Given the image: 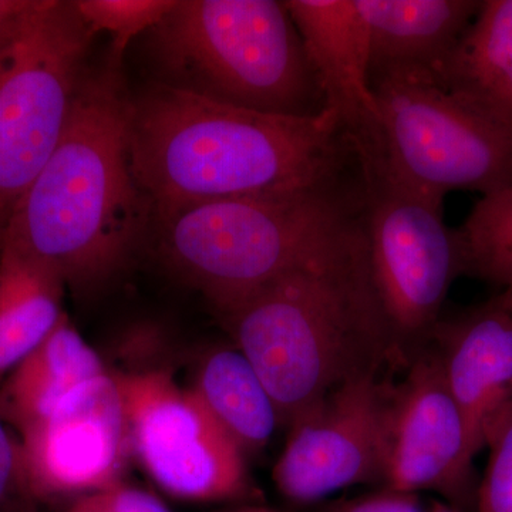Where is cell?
Masks as SVG:
<instances>
[{"instance_id": "cell-17", "label": "cell", "mask_w": 512, "mask_h": 512, "mask_svg": "<svg viewBox=\"0 0 512 512\" xmlns=\"http://www.w3.org/2000/svg\"><path fill=\"white\" fill-rule=\"evenodd\" d=\"M109 372L67 313L0 386V417L22 434L45 420L80 384Z\"/></svg>"}, {"instance_id": "cell-27", "label": "cell", "mask_w": 512, "mask_h": 512, "mask_svg": "<svg viewBox=\"0 0 512 512\" xmlns=\"http://www.w3.org/2000/svg\"><path fill=\"white\" fill-rule=\"evenodd\" d=\"M497 308L503 309V311L511 313L512 315V285L504 288L503 291L491 298L490 301Z\"/></svg>"}, {"instance_id": "cell-14", "label": "cell", "mask_w": 512, "mask_h": 512, "mask_svg": "<svg viewBox=\"0 0 512 512\" xmlns=\"http://www.w3.org/2000/svg\"><path fill=\"white\" fill-rule=\"evenodd\" d=\"M430 343L439 352L476 457L494 424L512 407V315L484 303L457 318H441Z\"/></svg>"}, {"instance_id": "cell-18", "label": "cell", "mask_w": 512, "mask_h": 512, "mask_svg": "<svg viewBox=\"0 0 512 512\" xmlns=\"http://www.w3.org/2000/svg\"><path fill=\"white\" fill-rule=\"evenodd\" d=\"M66 285L55 271L16 245L0 248V382L63 318Z\"/></svg>"}, {"instance_id": "cell-13", "label": "cell", "mask_w": 512, "mask_h": 512, "mask_svg": "<svg viewBox=\"0 0 512 512\" xmlns=\"http://www.w3.org/2000/svg\"><path fill=\"white\" fill-rule=\"evenodd\" d=\"M325 101L353 151L375 146L379 114L370 76L369 28L359 0H286Z\"/></svg>"}, {"instance_id": "cell-24", "label": "cell", "mask_w": 512, "mask_h": 512, "mask_svg": "<svg viewBox=\"0 0 512 512\" xmlns=\"http://www.w3.org/2000/svg\"><path fill=\"white\" fill-rule=\"evenodd\" d=\"M72 512H173L156 495L126 481L107 490L79 498L69 505Z\"/></svg>"}, {"instance_id": "cell-2", "label": "cell", "mask_w": 512, "mask_h": 512, "mask_svg": "<svg viewBox=\"0 0 512 512\" xmlns=\"http://www.w3.org/2000/svg\"><path fill=\"white\" fill-rule=\"evenodd\" d=\"M220 318L286 429L343 384L409 366L370 281L359 215L348 237Z\"/></svg>"}, {"instance_id": "cell-8", "label": "cell", "mask_w": 512, "mask_h": 512, "mask_svg": "<svg viewBox=\"0 0 512 512\" xmlns=\"http://www.w3.org/2000/svg\"><path fill=\"white\" fill-rule=\"evenodd\" d=\"M359 228L370 281L397 345L407 359L430 345L451 285L464 275L457 229L444 201L359 163Z\"/></svg>"}, {"instance_id": "cell-10", "label": "cell", "mask_w": 512, "mask_h": 512, "mask_svg": "<svg viewBox=\"0 0 512 512\" xmlns=\"http://www.w3.org/2000/svg\"><path fill=\"white\" fill-rule=\"evenodd\" d=\"M473 461L463 416L430 343L410 359L402 382L390 383L379 488L433 491L460 512H477Z\"/></svg>"}, {"instance_id": "cell-26", "label": "cell", "mask_w": 512, "mask_h": 512, "mask_svg": "<svg viewBox=\"0 0 512 512\" xmlns=\"http://www.w3.org/2000/svg\"><path fill=\"white\" fill-rule=\"evenodd\" d=\"M32 3L33 0H0V36L28 12Z\"/></svg>"}, {"instance_id": "cell-23", "label": "cell", "mask_w": 512, "mask_h": 512, "mask_svg": "<svg viewBox=\"0 0 512 512\" xmlns=\"http://www.w3.org/2000/svg\"><path fill=\"white\" fill-rule=\"evenodd\" d=\"M319 512H460L446 501L424 503L416 493L377 490L323 505Z\"/></svg>"}, {"instance_id": "cell-19", "label": "cell", "mask_w": 512, "mask_h": 512, "mask_svg": "<svg viewBox=\"0 0 512 512\" xmlns=\"http://www.w3.org/2000/svg\"><path fill=\"white\" fill-rule=\"evenodd\" d=\"M191 389L247 458L262 453L281 427L261 376L234 345L202 357Z\"/></svg>"}, {"instance_id": "cell-1", "label": "cell", "mask_w": 512, "mask_h": 512, "mask_svg": "<svg viewBox=\"0 0 512 512\" xmlns=\"http://www.w3.org/2000/svg\"><path fill=\"white\" fill-rule=\"evenodd\" d=\"M348 150L330 109L309 117L261 113L163 83L130 97L131 170L154 217L201 202L336 185Z\"/></svg>"}, {"instance_id": "cell-28", "label": "cell", "mask_w": 512, "mask_h": 512, "mask_svg": "<svg viewBox=\"0 0 512 512\" xmlns=\"http://www.w3.org/2000/svg\"><path fill=\"white\" fill-rule=\"evenodd\" d=\"M18 512H40L39 503H36L28 494L20 491V503Z\"/></svg>"}, {"instance_id": "cell-20", "label": "cell", "mask_w": 512, "mask_h": 512, "mask_svg": "<svg viewBox=\"0 0 512 512\" xmlns=\"http://www.w3.org/2000/svg\"><path fill=\"white\" fill-rule=\"evenodd\" d=\"M464 275L512 285V187L485 194L457 229Z\"/></svg>"}, {"instance_id": "cell-3", "label": "cell", "mask_w": 512, "mask_h": 512, "mask_svg": "<svg viewBox=\"0 0 512 512\" xmlns=\"http://www.w3.org/2000/svg\"><path fill=\"white\" fill-rule=\"evenodd\" d=\"M128 107L121 69L106 63L87 73L59 144L20 197L3 238L76 291L119 274L153 215L131 170Z\"/></svg>"}, {"instance_id": "cell-7", "label": "cell", "mask_w": 512, "mask_h": 512, "mask_svg": "<svg viewBox=\"0 0 512 512\" xmlns=\"http://www.w3.org/2000/svg\"><path fill=\"white\" fill-rule=\"evenodd\" d=\"M379 134L356 153L394 180L443 200L512 187V131L461 103L427 74L390 72L372 79Z\"/></svg>"}, {"instance_id": "cell-22", "label": "cell", "mask_w": 512, "mask_h": 512, "mask_svg": "<svg viewBox=\"0 0 512 512\" xmlns=\"http://www.w3.org/2000/svg\"><path fill=\"white\" fill-rule=\"evenodd\" d=\"M485 447L490 457L478 487L477 512H512V407L494 424Z\"/></svg>"}, {"instance_id": "cell-11", "label": "cell", "mask_w": 512, "mask_h": 512, "mask_svg": "<svg viewBox=\"0 0 512 512\" xmlns=\"http://www.w3.org/2000/svg\"><path fill=\"white\" fill-rule=\"evenodd\" d=\"M19 436L18 485L36 503L76 501L124 483L133 460L123 397L110 369L80 384Z\"/></svg>"}, {"instance_id": "cell-15", "label": "cell", "mask_w": 512, "mask_h": 512, "mask_svg": "<svg viewBox=\"0 0 512 512\" xmlns=\"http://www.w3.org/2000/svg\"><path fill=\"white\" fill-rule=\"evenodd\" d=\"M369 28L370 76L436 77L476 18L478 0H359Z\"/></svg>"}, {"instance_id": "cell-16", "label": "cell", "mask_w": 512, "mask_h": 512, "mask_svg": "<svg viewBox=\"0 0 512 512\" xmlns=\"http://www.w3.org/2000/svg\"><path fill=\"white\" fill-rule=\"evenodd\" d=\"M434 82L512 131V0H484Z\"/></svg>"}, {"instance_id": "cell-21", "label": "cell", "mask_w": 512, "mask_h": 512, "mask_svg": "<svg viewBox=\"0 0 512 512\" xmlns=\"http://www.w3.org/2000/svg\"><path fill=\"white\" fill-rule=\"evenodd\" d=\"M178 0H74L77 13L94 35L109 33L107 62L123 69L124 55L136 37L147 35L177 6Z\"/></svg>"}, {"instance_id": "cell-25", "label": "cell", "mask_w": 512, "mask_h": 512, "mask_svg": "<svg viewBox=\"0 0 512 512\" xmlns=\"http://www.w3.org/2000/svg\"><path fill=\"white\" fill-rule=\"evenodd\" d=\"M18 443L12 440L8 424L0 417V504L13 485H18Z\"/></svg>"}, {"instance_id": "cell-6", "label": "cell", "mask_w": 512, "mask_h": 512, "mask_svg": "<svg viewBox=\"0 0 512 512\" xmlns=\"http://www.w3.org/2000/svg\"><path fill=\"white\" fill-rule=\"evenodd\" d=\"M94 37L66 0H33L0 36V248L16 204L63 136Z\"/></svg>"}, {"instance_id": "cell-12", "label": "cell", "mask_w": 512, "mask_h": 512, "mask_svg": "<svg viewBox=\"0 0 512 512\" xmlns=\"http://www.w3.org/2000/svg\"><path fill=\"white\" fill-rule=\"evenodd\" d=\"M389 389L380 376L360 377L293 421L272 470L286 500L308 505L352 485L379 488Z\"/></svg>"}, {"instance_id": "cell-4", "label": "cell", "mask_w": 512, "mask_h": 512, "mask_svg": "<svg viewBox=\"0 0 512 512\" xmlns=\"http://www.w3.org/2000/svg\"><path fill=\"white\" fill-rule=\"evenodd\" d=\"M359 204L336 185L225 198L156 215L165 264L218 315L355 229Z\"/></svg>"}, {"instance_id": "cell-9", "label": "cell", "mask_w": 512, "mask_h": 512, "mask_svg": "<svg viewBox=\"0 0 512 512\" xmlns=\"http://www.w3.org/2000/svg\"><path fill=\"white\" fill-rule=\"evenodd\" d=\"M113 375L126 410L131 458L161 491L188 503L261 504L247 456L191 387L163 369Z\"/></svg>"}, {"instance_id": "cell-29", "label": "cell", "mask_w": 512, "mask_h": 512, "mask_svg": "<svg viewBox=\"0 0 512 512\" xmlns=\"http://www.w3.org/2000/svg\"><path fill=\"white\" fill-rule=\"evenodd\" d=\"M66 512H72V511L67 510Z\"/></svg>"}, {"instance_id": "cell-5", "label": "cell", "mask_w": 512, "mask_h": 512, "mask_svg": "<svg viewBox=\"0 0 512 512\" xmlns=\"http://www.w3.org/2000/svg\"><path fill=\"white\" fill-rule=\"evenodd\" d=\"M146 43L158 83L174 89L281 116L326 109L285 2L178 0Z\"/></svg>"}]
</instances>
